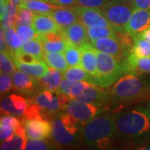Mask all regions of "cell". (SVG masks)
<instances>
[{
	"mask_svg": "<svg viewBox=\"0 0 150 150\" xmlns=\"http://www.w3.org/2000/svg\"><path fill=\"white\" fill-rule=\"evenodd\" d=\"M26 135L29 139H47L51 138V122L45 119L22 120Z\"/></svg>",
	"mask_w": 150,
	"mask_h": 150,
	"instance_id": "30bf717a",
	"label": "cell"
},
{
	"mask_svg": "<svg viewBox=\"0 0 150 150\" xmlns=\"http://www.w3.org/2000/svg\"><path fill=\"white\" fill-rule=\"evenodd\" d=\"M137 108H139L141 111H143V112L146 113V115L148 116V118L149 119L150 122V100L147 103V104H146L145 107H138Z\"/></svg>",
	"mask_w": 150,
	"mask_h": 150,
	"instance_id": "f6af8a7d",
	"label": "cell"
},
{
	"mask_svg": "<svg viewBox=\"0 0 150 150\" xmlns=\"http://www.w3.org/2000/svg\"><path fill=\"white\" fill-rule=\"evenodd\" d=\"M88 83V82H83V81H79V82H74L73 85L70 88L69 97L72 99H75L84 92L85 88Z\"/></svg>",
	"mask_w": 150,
	"mask_h": 150,
	"instance_id": "74e56055",
	"label": "cell"
},
{
	"mask_svg": "<svg viewBox=\"0 0 150 150\" xmlns=\"http://www.w3.org/2000/svg\"><path fill=\"white\" fill-rule=\"evenodd\" d=\"M79 15V19L86 28L106 26L113 27L102 13L101 8L72 6ZM114 28V27H113Z\"/></svg>",
	"mask_w": 150,
	"mask_h": 150,
	"instance_id": "ba28073f",
	"label": "cell"
},
{
	"mask_svg": "<svg viewBox=\"0 0 150 150\" xmlns=\"http://www.w3.org/2000/svg\"><path fill=\"white\" fill-rule=\"evenodd\" d=\"M44 1H47V2H48V3H50V1H51V0H44Z\"/></svg>",
	"mask_w": 150,
	"mask_h": 150,
	"instance_id": "681fc988",
	"label": "cell"
},
{
	"mask_svg": "<svg viewBox=\"0 0 150 150\" xmlns=\"http://www.w3.org/2000/svg\"><path fill=\"white\" fill-rule=\"evenodd\" d=\"M75 99L104 107L112 101L110 90L108 88H103L93 83H88L84 92Z\"/></svg>",
	"mask_w": 150,
	"mask_h": 150,
	"instance_id": "9c48e42d",
	"label": "cell"
},
{
	"mask_svg": "<svg viewBox=\"0 0 150 150\" xmlns=\"http://www.w3.org/2000/svg\"><path fill=\"white\" fill-rule=\"evenodd\" d=\"M115 103H134L150 100V80L138 75L127 74L120 78L110 89Z\"/></svg>",
	"mask_w": 150,
	"mask_h": 150,
	"instance_id": "3957f363",
	"label": "cell"
},
{
	"mask_svg": "<svg viewBox=\"0 0 150 150\" xmlns=\"http://www.w3.org/2000/svg\"><path fill=\"white\" fill-rule=\"evenodd\" d=\"M74 82V81H70L69 79H64L63 80L61 81V83L59 85L58 90L56 91V93H65L67 95L69 96V93H70V88L73 85Z\"/></svg>",
	"mask_w": 150,
	"mask_h": 150,
	"instance_id": "60d3db41",
	"label": "cell"
},
{
	"mask_svg": "<svg viewBox=\"0 0 150 150\" xmlns=\"http://www.w3.org/2000/svg\"><path fill=\"white\" fill-rule=\"evenodd\" d=\"M134 8L150 10V0H133Z\"/></svg>",
	"mask_w": 150,
	"mask_h": 150,
	"instance_id": "b9f144b4",
	"label": "cell"
},
{
	"mask_svg": "<svg viewBox=\"0 0 150 150\" xmlns=\"http://www.w3.org/2000/svg\"><path fill=\"white\" fill-rule=\"evenodd\" d=\"M49 16L54 18L61 30L74 24L76 22L79 21V15L73 7H59L54 9Z\"/></svg>",
	"mask_w": 150,
	"mask_h": 150,
	"instance_id": "ac0fdd59",
	"label": "cell"
},
{
	"mask_svg": "<svg viewBox=\"0 0 150 150\" xmlns=\"http://www.w3.org/2000/svg\"><path fill=\"white\" fill-rule=\"evenodd\" d=\"M43 41V48L45 53L59 52L64 53L67 47L68 41L65 38L62 30L50 32L40 35Z\"/></svg>",
	"mask_w": 150,
	"mask_h": 150,
	"instance_id": "9a60e30c",
	"label": "cell"
},
{
	"mask_svg": "<svg viewBox=\"0 0 150 150\" xmlns=\"http://www.w3.org/2000/svg\"><path fill=\"white\" fill-rule=\"evenodd\" d=\"M113 1H118L124 4H133V0H113Z\"/></svg>",
	"mask_w": 150,
	"mask_h": 150,
	"instance_id": "bcb514c9",
	"label": "cell"
},
{
	"mask_svg": "<svg viewBox=\"0 0 150 150\" xmlns=\"http://www.w3.org/2000/svg\"><path fill=\"white\" fill-rule=\"evenodd\" d=\"M83 124L68 112H58L51 120V139L58 146L74 145L81 139Z\"/></svg>",
	"mask_w": 150,
	"mask_h": 150,
	"instance_id": "277c9868",
	"label": "cell"
},
{
	"mask_svg": "<svg viewBox=\"0 0 150 150\" xmlns=\"http://www.w3.org/2000/svg\"><path fill=\"white\" fill-rule=\"evenodd\" d=\"M28 105V101L21 95L12 93L1 101V112L4 114L23 116Z\"/></svg>",
	"mask_w": 150,
	"mask_h": 150,
	"instance_id": "5bb4252c",
	"label": "cell"
},
{
	"mask_svg": "<svg viewBox=\"0 0 150 150\" xmlns=\"http://www.w3.org/2000/svg\"><path fill=\"white\" fill-rule=\"evenodd\" d=\"M138 35H139L140 37L144 38L146 40H148L149 42H150V27L148 28H146L145 30H144L143 32L139 33H137Z\"/></svg>",
	"mask_w": 150,
	"mask_h": 150,
	"instance_id": "ee69618b",
	"label": "cell"
},
{
	"mask_svg": "<svg viewBox=\"0 0 150 150\" xmlns=\"http://www.w3.org/2000/svg\"><path fill=\"white\" fill-rule=\"evenodd\" d=\"M64 55L69 67L80 66L81 53L79 47L68 43L64 52Z\"/></svg>",
	"mask_w": 150,
	"mask_h": 150,
	"instance_id": "f546056e",
	"label": "cell"
},
{
	"mask_svg": "<svg viewBox=\"0 0 150 150\" xmlns=\"http://www.w3.org/2000/svg\"><path fill=\"white\" fill-rule=\"evenodd\" d=\"M133 38L134 44L131 53L138 57H150V42L138 34L134 35Z\"/></svg>",
	"mask_w": 150,
	"mask_h": 150,
	"instance_id": "83f0119b",
	"label": "cell"
},
{
	"mask_svg": "<svg viewBox=\"0 0 150 150\" xmlns=\"http://www.w3.org/2000/svg\"><path fill=\"white\" fill-rule=\"evenodd\" d=\"M50 3L59 7L67 8V7H72L74 5L75 0H51Z\"/></svg>",
	"mask_w": 150,
	"mask_h": 150,
	"instance_id": "7bdbcfd3",
	"label": "cell"
},
{
	"mask_svg": "<svg viewBox=\"0 0 150 150\" xmlns=\"http://www.w3.org/2000/svg\"><path fill=\"white\" fill-rule=\"evenodd\" d=\"M79 48L81 53L80 66L95 78L97 73V51L93 45L86 42L82 44Z\"/></svg>",
	"mask_w": 150,
	"mask_h": 150,
	"instance_id": "2e32d148",
	"label": "cell"
},
{
	"mask_svg": "<svg viewBox=\"0 0 150 150\" xmlns=\"http://www.w3.org/2000/svg\"><path fill=\"white\" fill-rule=\"evenodd\" d=\"M115 136L113 115L101 113L83 124L81 139L86 145L97 149H112V139Z\"/></svg>",
	"mask_w": 150,
	"mask_h": 150,
	"instance_id": "7a4b0ae2",
	"label": "cell"
},
{
	"mask_svg": "<svg viewBox=\"0 0 150 150\" xmlns=\"http://www.w3.org/2000/svg\"><path fill=\"white\" fill-rule=\"evenodd\" d=\"M43 60L48 67L59 70L62 73H64L69 68V64L66 61L64 55L59 52H51V53H44Z\"/></svg>",
	"mask_w": 150,
	"mask_h": 150,
	"instance_id": "d4e9b609",
	"label": "cell"
},
{
	"mask_svg": "<svg viewBox=\"0 0 150 150\" xmlns=\"http://www.w3.org/2000/svg\"><path fill=\"white\" fill-rule=\"evenodd\" d=\"M54 92L43 89L38 92V94L33 98L30 102L38 104L39 107L43 108L45 112L49 115L51 120L54 118V116L58 112L63 111L60 107L58 99V96L55 93V94L53 93Z\"/></svg>",
	"mask_w": 150,
	"mask_h": 150,
	"instance_id": "8fae6325",
	"label": "cell"
},
{
	"mask_svg": "<svg viewBox=\"0 0 150 150\" xmlns=\"http://www.w3.org/2000/svg\"><path fill=\"white\" fill-rule=\"evenodd\" d=\"M116 29L113 27L98 26V27L87 28V33L88 40L93 41L98 38L105 37H117Z\"/></svg>",
	"mask_w": 150,
	"mask_h": 150,
	"instance_id": "4316f807",
	"label": "cell"
},
{
	"mask_svg": "<svg viewBox=\"0 0 150 150\" xmlns=\"http://www.w3.org/2000/svg\"><path fill=\"white\" fill-rule=\"evenodd\" d=\"M14 135V129L8 126L0 125V139L1 141H8Z\"/></svg>",
	"mask_w": 150,
	"mask_h": 150,
	"instance_id": "ab89813d",
	"label": "cell"
},
{
	"mask_svg": "<svg viewBox=\"0 0 150 150\" xmlns=\"http://www.w3.org/2000/svg\"><path fill=\"white\" fill-rule=\"evenodd\" d=\"M17 34L18 35V37L21 38L23 43H25L32 40L33 38H36L38 35L34 31V29L33 27H30L29 25H21L18 27L15 28Z\"/></svg>",
	"mask_w": 150,
	"mask_h": 150,
	"instance_id": "e575fe53",
	"label": "cell"
},
{
	"mask_svg": "<svg viewBox=\"0 0 150 150\" xmlns=\"http://www.w3.org/2000/svg\"><path fill=\"white\" fill-rule=\"evenodd\" d=\"M63 76L64 79H69L70 81H74V82L83 81L94 84V78L81 66L70 67L64 73H63Z\"/></svg>",
	"mask_w": 150,
	"mask_h": 150,
	"instance_id": "603a6c76",
	"label": "cell"
},
{
	"mask_svg": "<svg viewBox=\"0 0 150 150\" xmlns=\"http://www.w3.org/2000/svg\"><path fill=\"white\" fill-rule=\"evenodd\" d=\"M149 27H150V10L134 8L131 18L125 27V31L134 36L143 32Z\"/></svg>",
	"mask_w": 150,
	"mask_h": 150,
	"instance_id": "4fadbf2b",
	"label": "cell"
},
{
	"mask_svg": "<svg viewBox=\"0 0 150 150\" xmlns=\"http://www.w3.org/2000/svg\"><path fill=\"white\" fill-rule=\"evenodd\" d=\"M107 110L108 107L98 106L78 99H71V101L64 109V112L71 114L79 121L83 123L98 115L105 112Z\"/></svg>",
	"mask_w": 150,
	"mask_h": 150,
	"instance_id": "52a82bcc",
	"label": "cell"
},
{
	"mask_svg": "<svg viewBox=\"0 0 150 150\" xmlns=\"http://www.w3.org/2000/svg\"><path fill=\"white\" fill-rule=\"evenodd\" d=\"M17 69L26 73L28 74L35 77L37 79H40L43 77L48 70V66L45 62L41 61L38 63H32V64H26V63H19L15 62Z\"/></svg>",
	"mask_w": 150,
	"mask_h": 150,
	"instance_id": "7402d4cb",
	"label": "cell"
},
{
	"mask_svg": "<svg viewBox=\"0 0 150 150\" xmlns=\"http://www.w3.org/2000/svg\"><path fill=\"white\" fill-rule=\"evenodd\" d=\"M115 135L139 148L150 139V122L146 113L139 108L115 113Z\"/></svg>",
	"mask_w": 150,
	"mask_h": 150,
	"instance_id": "6da1fadb",
	"label": "cell"
},
{
	"mask_svg": "<svg viewBox=\"0 0 150 150\" xmlns=\"http://www.w3.org/2000/svg\"><path fill=\"white\" fill-rule=\"evenodd\" d=\"M10 54L7 52H1L0 54V66L1 73L7 74H13L15 72L16 65L13 62V59H11Z\"/></svg>",
	"mask_w": 150,
	"mask_h": 150,
	"instance_id": "836d02e7",
	"label": "cell"
},
{
	"mask_svg": "<svg viewBox=\"0 0 150 150\" xmlns=\"http://www.w3.org/2000/svg\"><path fill=\"white\" fill-rule=\"evenodd\" d=\"M32 27L38 35H43L48 33L61 30L52 17L35 13L32 22Z\"/></svg>",
	"mask_w": 150,
	"mask_h": 150,
	"instance_id": "d6986e66",
	"label": "cell"
},
{
	"mask_svg": "<svg viewBox=\"0 0 150 150\" xmlns=\"http://www.w3.org/2000/svg\"><path fill=\"white\" fill-rule=\"evenodd\" d=\"M63 74L61 71L54 69H48V72L39 79L40 90L47 89L52 92H56L59 88L62 81Z\"/></svg>",
	"mask_w": 150,
	"mask_h": 150,
	"instance_id": "44dd1931",
	"label": "cell"
},
{
	"mask_svg": "<svg viewBox=\"0 0 150 150\" xmlns=\"http://www.w3.org/2000/svg\"><path fill=\"white\" fill-rule=\"evenodd\" d=\"M22 8H27L35 13L50 15L54 9L59 7L51 3L48 4V2L44 0H29Z\"/></svg>",
	"mask_w": 150,
	"mask_h": 150,
	"instance_id": "484cf974",
	"label": "cell"
},
{
	"mask_svg": "<svg viewBox=\"0 0 150 150\" xmlns=\"http://www.w3.org/2000/svg\"><path fill=\"white\" fill-rule=\"evenodd\" d=\"M127 74H130L128 67L118 62L112 55L98 51L95 85L108 88Z\"/></svg>",
	"mask_w": 150,
	"mask_h": 150,
	"instance_id": "5b68a950",
	"label": "cell"
},
{
	"mask_svg": "<svg viewBox=\"0 0 150 150\" xmlns=\"http://www.w3.org/2000/svg\"><path fill=\"white\" fill-rule=\"evenodd\" d=\"M109 1L111 0H75V4L74 6L101 8L103 6L105 5Z\"/></svg>",
	"mask_w": 150,
	"mask_h": 150,
	"instance_id": "8d00e7d4",
	"label": "cell"
},
{
	"mask_svg": "<svg viewBox=\"0 0 150 150\" xmlns=\"http://www.w3.org/2000/svg\"><path fill=\"white\" fill-rule=\"evenodd\" d=\"M33 15H34V13L27 8H18L14 27L16 28L21 25L32 24Z\"/></svg>",
	"mask_w": 150,
	"mask_h": 150,
	"instance_id": "d6a6232c",
	"label": "cell"
},
{
	"mask_svg": "<svg viewBox=\"0 0 150 150\" xmlns=\"http://www.w3.org/2000/svg\"><path fill=\"white\" fill-rule=\"evenodd\" d=\"M29 0H21V2H20V4L18 6V8H22L23 6L27 2H28Z\"/></svg>",
	"mask_w": 150,
	"mask_h": 150,
	"instance_id": "c3c4849f",
	"label": "cell"
},
{
	"mask_svg": "<svg viewBox=\"0 0 150 150\" xmlns=\"http://www.w3.org/2000/svg\"><path fill=\"white\" fill-rule=\"evenodd\" d=\"M62 32L68 43L77 47H80L82 44L88 42V40L87 28L79 21L63 29Z\"/></svg>",
	"mask_w": 150,
	"mask_h": 150,
	"instance_id": "e0dca14e",
	"label": "cell"
},
{
	"mask_svg": "<svg viewBox=\"0 0 150 150\" xmlns=\"http://www.w3.org/2000/svg\"><path fill=\"white\" fill-rule=\"evenodd\" d=\"M13 87V80L10 74H2L0 76V93L1 96L7 94Z\"/></svg>",
	"mask_w": 150,
	"mask_h": 150,
	"instance_id": "d590c367",
	"label": "cell"
},
{
	"mask_svg": "<svg viewBox=\"0 0 150 150\" xmlns=\"http://www.w3.org/2000/svg\"><path fill=\"white\" fill-rule=\"evenodd\" d=\"M37 78L28 74L21 70H17L13 74V89L26 95H33L35 93L40 91L39 80Z\"/></svg>",
	"mask_w": 150,
	"mask_h": 150,
	"instance_id": "7c38bea8",
	"label": "cell"
},
{
	"mask_svg": "<svg viewBox=\"0 0 150 150\" xmlns=\"http://www.w3.org/2000/svg\"><path fill=\"white\" fill-rule=\"evenodd\" d=\"M21 123V122L18 119L14 118L13 116H12L11 114H4V116L2 115L1 120H0V125H4V126H8L15 129Z\"/></svg>",
	"mask_w": 150,
	"mask_h": 150,
	"instance_id": "f35d334b",
	"label": "cell"
},
{
	"mask_svg": "<svg viewBox=\"0 0 150 150\" xmlns=\"http://www.w3.org/2000/svg\"><path fill=\"white\" fill-rule=\"evenodd\" d=\"M134 10L133 4L111 0L101 8L103 16L115 28L125 30Z\"/></svg>",
	"mask_w": 150,
	"mask_h": 150,
	"instance_id": "8992f818",
	"label": "cell"
},
{
	"mask_svg": "<svg viewBox=\"0 0 150 150\" xmlns=\"http://www.w3.org/2000/svg\"><path fill=\"white\" fill-rule=\"evenodd\" d=\"M11 4H13V5L15 6H19V4H20V2H21V0H10Z\"/></svg>",
	"mask_w": 150,
	"mask_h": 150,
	"instance_id": "7dc6e473",
	"label": "cell"
},
{
	"mask_svg": "<svg viewBox=\"0 0 150 150\" xmlns=\"http://www.w3.org/2000/svg\"><path fill=\"white\" fill-rule=\"evenodd\" d=\"M27 138H23L14 134L13 138L8 141H3L1 143L2 150H22L26 149Z\"/></svg>",
	"mask_w": 150,
	"mask_h": 150,
	"instance_id": "4dcf8cb0",
	"label": "cell"
},
{
	"mask_svg": "<svg viewBox=\"0 0 150 150\" xmlns=\"http://www.w3.org/2000/svg\"><path fill=\"white\" fill-rule=\"evenodd\" d=\"M124 65L133 74H150V57H138L131 53L125 60Z\"/></svg>",
	"mask_w": 150,
	"mask_h": 150,
	"instance_id": "ffe728a7",
	"label": "cell"
},
{
	"mask_svg": "<svg viewBox=\"0 0 150 150\" xmlns=\"http://www.w3.org/2000/svg\"><path fill=\"white\" fill-rule=\"evenodd\" d=\"M18 51H19L21 53H24V54H31L38 59H43L45 52H44L41 36L38 35L37 37L33 38L32 40L23 43L21 48L18 49Z\"/></svg>",
	"mask_w": 150,
	"mask_h": 150,
	"instance_id": "cb8c5ba5",
	"label": "cell"
},
{
	"mask_svg": "<svg viewBox=\"0 0 150 150\" xmlns=\"http://www.w3.org/2000/svg\"><path fill=\"white\" fill-rule=\"evenodd\" d=\"M59 146L53 140L30 139L27 142L26 149L28 150H49L56 149Z\"/></svg>",
	"mask_w": 150,
	"mask_h": 150,
	"instance_id": "1f68e13d",
	"label": "cell"
},
{
	"mask_svg": "<svg viewBox=\"0 0 150 150\" xmlns=\"http://www.w3.org/2000/svg\"><path fill=\"white\" fill-rule=\"evenodd\" d=\"M4 36H5L6 42L8 44V47L9 48L11 53V56L16 50L19 49L23 46V41L21 38L17 34L16 30L13 27L8 28L4 29Z\"/></svg>",
	"mask_w": 150,
	"mask_h": 150,
	"instance_id": "f1b7e54d",
	"label": "cell"
}]
</instances>
